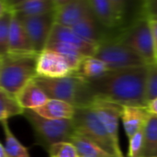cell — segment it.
<instances>
[{
  "instance_id": "cell-1",
  "label": "cell",
  "mask_w": 157,
  "mask_h": 157,
  "mask_svg": "<svg viewBox=\"0 0 157 157\" xmlns=\"http://www.w3.org/2000/svg\"><path fill=\"white\" fill-rule=\"evenodd\" d=\"M149 65L109 70L99 77L86 79L93 98L121 106L146 107Z\"/></svg>"
},
{
  "instance_id": "cell-2",
  "label": "cell",
  "mask_w": 157,
  "mask_h": 157,
  "mask_svg": "<svg viewBox=\"0 0 157 157\" xmlns=\"http://www.w3.org/2000/svg\"><path fill=\"white\" fill-rule=\"evenodd\" d=\"M40 53L7 52L0 56V88L17 95L37 75Z\"/></svg>"
},
{
  "instance_id": "cell-3",
  "label": "cell",
  "mask_w": 157,
  "mask_h": 157,
  "mask_svg": "<svg viewBox=\"0 0 157 157\" xmlns=\"http://www.w3.org/2000/svg\"><path fill=\"white\" fill-rule=\"evenodd\" d=\"M33 81L47 94L50 99L62 100L75 108L87 107L94 100L88 89L86 79L79 75L63 78L37 76Z\"/></svg>"
},
{
  "instance_id": "cell-4",
  "label": "cell",
  "mask_w": 157,
  "mask_h": 157,
  "mask_svg": "<svg viewBox=\"0 0 157 157\" xmlns=\"http://www.w3.org/2000/svg\"><path fill=\"white\" fill-rule=\"evenodd\" d=\"M98 45L90 43L78 35L71 28L55 24L45 50H51L64 56L77 73L81 62L94 56Z\"/></svg>"
},
{
  "instance_id": "cell-5",
  "label": "cell",
  "mask_w": 157,
  "mask_h": 157,
  "mask_svg": "<svg viewBox=\"0 0 157 157\" xmlns=\"http://www.w3.org/2000/svg\"><path fill=\"white\" fill-rule=\"evenodd\" d=\"M23 116L32 128L35 144L41 146L47 152L56 144L68 142L75 133L73 120L46 119L32 109H25Z\"/></svg>"
},
{
  "instance_id": "cell-6",
  "label": "cell",
  "mask_w": 157,
  "mask_h": 157,
  "mask_svg": "<svg viewBox=\"0 0 157 157\" xmlns=\"http://www.w3.org/2000/svg\"><path fill=\"white\" fill-rule=\"evenodd\" d=\"M114 38L135 52L147 65L156 63L154 35L149 19L144 17L137 18Z\"/></svg>"
},
{
  "instance_id": "cell-7",
  "label": "cell",
  "mask_w": 157,
  "mask_h": 157,
  "mask_svg": "<svg viewBox=\"0 0 157 157\" xmlns=\"http://www.w3.org/2000/svg\"><path fill=\"white\" fill-rule=\"evenodd\" d=\"M73 121L75 133L96 143L112 156L124 157L121 149L115 144L107 130L89 106L76 108Z\"/></svg>"
},
{
  "instance_id": "cell-8",
  "label": "cell",
  "mask_w": 157,
  "mask_h": 157,
  "mask_svg": "<svg viewBox=\"0 0 157 157\" xmlns=\"http://www.w3.org/2000/svg\"><path fill=\"white\" fill-rule=\"evenodd\" d=\"M94 57L103 61L110 70L147 65L135 52L114 37L100 42Z\"/></svg>"
},
{
  "instance_id": "cell-9",
  "label": "cell",
  "mask_w": 157,
  "mask_h": 157,
  "mask_svg": "<svg viewBox=\"0 0 157 157\" xmlns=\"http://www.w3.org/2000/svg\"><path fill=\"white\" fill-rule=\"evenodd\" d=\"M14 15L24 27L34 51L38 53L42 52L47 47L52 29L56 24L55 11L40 16Z\"/></svg>"
},
{
  "instance_id": "cell-10",
  "label": "cell",
  "mask_w": 157,
  "mask_h": 157,
  "mask_svg": "<svg viewBox=\"0 0 157 157\" xmlns=\"http://www.w3.org/2000/svg\"><path fill=\"white\" fill-rule=\"evenodd\" d=\"M37 75L46 78H63L77 74L64 56L51 50H44L38 58Z\"/></svg>"
},
{
  "instance_id": "cell-11",
  "label": "cell",
  "mask_w": 157,
  "mask_h": 157,
  "mask_svg": "<svg viewBox=\"0 0 157 157\" xmlns=\"http://www.w3.org/2000/svg\"><path fill=\"white\" fill-rule=\"evenodd\" d=\"M89 107L96 113L115 144L121 148L119 141V123L120 120H121L123 106L104 99L95 98Z\"/></svg>"
},
{
  "instance_id": "cell-12",
  "label": "cell",
  "mask_w": 157,
  "mask_h": 157,
  "mask_svg": "<svg viewBox=\"0 0 157 157\" xmlns=\"http://www.w3.org/2000/svg\"><path fill=\"white\" fill-rule=\"evenodd\" d=\"M92 13L90 0H57L55 21L61 26L73 28Z\"/></svg>"
},
{
  "instance_id": "cell-13",
  "label": "cell",
  "mask_w": 157,
  "mask_h": 157,
  "mask_svg": "<svg viewBox=\"0 0 157 157\" xmlns=\"http://www.w3.org/2000/svg\"><path fill=\"white\" fill-rule=\"evenodd\" d=\"M90 4L94 16L103 27L113 29L122 24L126 9L124 0H90Z\"/></svg>"
},
{
  "instance_id": "cell-14",
  "label": "cell",
  "mask_w": 157,
  "mask_h": 157,
  "mask_svg": "<svg viewBox=\"0 0 157 157\" xmlns=\"http://www.w3.org/2000/svg\"><path fill=\"white\" fill-rule=\"evenodd\" d=\"M12 11L20 16H40L54 12L57 0H7Z\"/></svg>"
},
{
  "instance_id": "cell-15",
  "label": "cell",
  "mask_w": 157,
  "mask_h": 157,
  "mask_svg": "<svg viewBox=\"0 0 157 157\" xmlns=\"http://www.w3.org/2000/svg\"><path fill=\"white\" fill-rule=\"evenodd\" d=\"M150 115L151 113L148 111L146 107L123 106L121 121L129 139L144 128Z\"/></svg>"
},
{
  "instance_id": "cell-16",
  "label": "cell",
  "mask_w": 157,
  "mask_h": 157,
  "mask_svg": "<svg viewBox=\"0 0 157 157\" xmlns=\"http://www.w3.org/2000/svg\"><path fill=\"white\" fill-rule=\"evenodd\" d=\"M99 25L101 24L97 20L94 13H92L71 29L81 39L90 43L98 45L100 42L109 38L106 37L103 30L99 28Z\"/></svg>"
},
{
  "instance_id": "cell-17",
  "label": "cell",
  "mask_w": 157,
  "mask_h": 157,
  "mask_svg": "<svg viewBox=\"0 0 157 157\" xmlns=\"http://www.w3.org/2000/svg\"><path fill=\"white\" fill-rule=\"evenodd\" d=\"M8 52H17V53H29L36 52L32 47V44L29 40V38L20 23V21L14 15L10 34H9V42H8ZM38 53V52H37Z\"/></svg>"
},
{
  "instance_id": "cell-18",
  "label": "cell",
  "mask_w": 157,
  "mask_h": 157,
  "mask_svg": "<svg viewBox=\"0 0 157 157\" xmlns=\"http://www.w3.org/2000/svg\"><path fill=\"white\" fill-rule=\"evenodd\" d=\"M34 111L40 116L50 120H73L76 108L62 100L49 99L46 104Z\"/></svg>"
},
{
  "instance_id": "cell-19",
  "label": "cell",
  "mask_w": 157,
  "mask_h": 157,
  "mask_svg": "<svg viewBox=\"0 0 157 157\" xmlns=\"http://www.w3.org/2000/svg\"><path fill=\"white\" fill-rule=\"evenodd\" d=\"M17 99L24 109L35 110L48 102L47 94L32 80L17 95Z\"/></svg>"
},
{
  "instance_id": "cell-20",
  "label": "cell",
  "mask_w": 157,
  "mask_h": 157,
  "mask_svg": "<svg viewBox=\"0 0 157 157\" xmlns=\"http://www.w3.org/2000/svg\"><path fill=\"white\" fill-rule=\"evenodd\" d=\"M14 17L7 0L0 1V56L8 52L9 34Z\"/></svg>"
},
{
  "instance_id": "cell-21",
  "label": "cell",
  "mask_w": 157,
  "mask_h": 157,
  "mask_svg": "<svg viewBox=\"0 0 157 157\" xmlns=\"http://www.w3.org/2000/svg\"><path fill=\"white\" fill-rule=\"evenodd\" d=\"M68 142L75 146L78 157H114L96 143L79 134L74 133Z\"/></svg>"
},
{
  "instance_id": "cell-22",
  "label": "cell",
  "mask_w": 157,
  "mask_h": 157,
  "mask_svg": "<svg viewBox=\"0 0 157 157\" xmlns=\"http://www.w3.org/2000/svg\"><path fill=\"white\" fill-rule=\"evenodd\" d=\"M25 109L20 105L17 97L0 88V121H7L8 119L23 115Z\"/></svg>"
},
{
  "instance_id": "cell-23",
  "label": "cell",
  "mask_w": 157,
  "mask_h": 157,
  "mask_svg": "<svg viewBox=\"0 0 157 157\" xmlns=\"http://www.w3.org/2000/svg\"><path fill=\"white\" fill-rule=\"evenodd\" d=\"M144 132V146L142 157H157V116L150 115Z\"/></svg>"
},
{
  "instance_id": "cell-24",
  "label": "cell",
  "mask_w": 157,
  "mask_h": 157,
  "mask_svg": "<svg viewBox=\"0 0 157 157\" xmlns=\"http://www.w3.org/2000/svg\"><path fill=\"white\" fill-rule=\"evenodd\" d=\"M109 70V66L103 61L91 56L85 58L81 62L76 74L86 79H93L101 76Z\"/></svg>"
},
{
  "instance_id": "cell-25",
  "label": "cell",
  "mask_w": 157,
  "mask_h": 157,
  "mask_svg": "<svg viewBox=\"0 0 157 157\" xmlns=\"http://www.w3.org/2000/svg\"><path fill=\"white\" fill-rule=\"evenodd\" d=\"M1 124L5 133V143L3 144L8 157H30L28 148L21 144L10 131L7 121H1Z\"/></svg>"
},
{
  "instance_id": "cell-26",
  "label": "cell",
  "mask_w": 157,
  "mask_h": 157,
  "mask_svg": "<svg viewBox=\"0 0 157 157\" xmlns=\"http://www.w3.org/2000/svg\"><path fill=\"white\" fill-rule=\"evenodd\" d=\"M49 157H78L75 146L69 143H59L51 147L48 152Z\"/></svg>"
},
{
  "instance_id": "cell-27",
  "label": "cell",
  "mask_w": 157,
  "mask_h": 157,
  "mask_svg": "<svg viewBox=\"0 0 157 157\" xmlns=\"http://www.w3.org/2000/svg\"><path fill=\"white\" fill-rule=\"evenodd\" d=\"M144 129L140 130L132 138L129 139V157H142L144 146Z\"/></svg>"
},
{
  "instance_id": "cell-28",
  "label": "cell",
  "mask_w": 157,
  "mask_h": 157,
  "mask_svg": "<svg viewBox=\"0 0 157 157\" xmlns=\"http://www.w3.org/2000/svg\"><path fill=\"white\" fill-rule=\"evenodd\" d=\"M157 98V63L149 65V74L146 86L147 104Z\"/></svg>"
},
{
  "instance_id": "cell-29",
  "label": "cell",
  "mask_w": 157,
  "mask_h": 157,
  "mask_svg": "<svg viewBox=\"0 0 157 157\" xmlns=\"http://www.w3.org/2000/svg\"><path fill=\"white\" fill-rule=\"evenodd\" d=\"M142 17L150 21H157V0H146L143 2Z\"/></svg>"
},
{
  "instance_id": "cell-30",
  "label": "cell",
  "mask_w": 157,
  "mask_h": 157,
  "mask_svg": "<svg viewBox=\"0 0 157 157\" xmlns=\"http://www.w3.org/2000/svg\"><path fill=\"white\" fill-rule=\"evenodd\" d=\"M146 108H147L148 111H149L151 114L157 116V98H155L154 100L150 101V102L147 104Z\"/></svg>"
},
{
  "instance_id": "cell-31",
  "label": "cell",
  "mask_w": 157,
  "mask_h": 157,
  "mask_svg": "<svg viewBox=\"0 0 157 157\" xmlns=\"http://www.w3.org/2000/svg\"><path fill=\"white\" fill-rule=\"evenodd\" d=\"M151 27H152L153 35H154V41H155V49L157 63V21H151Z\"/></svg>"
},
{
  "instance_id": "cell-32",
  "label": "cell",
  "mask_w": 157,
  "mask_h": 157,
  "mask_svg": "<svg viewBox=\"0 0 157 157\" xmlns=\"http://www.w3.org/2000/svg\"><path fill=\"white\" fill-rule=\"evenodd\" d=\"M0 157H8L7 153H6L5 147H4V144H0Z\"/></svg>"
}]
</instances>
